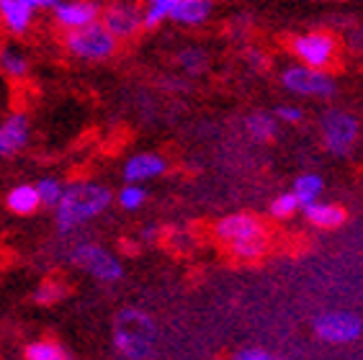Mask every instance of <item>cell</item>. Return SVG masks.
Here are the masks:
<instances>
[{"label": "cell", "mask_w": 363, "mask_h": 360, "mask_svg": "<svg viewBox=\"0 0 363 360\" xmlns=\"http://www.w3.org/2000/svg\"><path fill=\"white\" fill-rule=\"evenodd\" d=\"M113 203V191L98 180H72L65 183V193L55 206V227L60 235L70 237L104 216Z\"/></svg>", "instance_id": "cell-1"}, {"label": "cell", "mask_w": 363, "mask_h": 360, "mask_svg": "<svg viewBox=\"0 0 363 360\" xmlns=\"http://www.w3.org/2000/svg\"><path fill=\"white\" fill-rule=\"evenodd\" d=\"M214 237L238 260H258L268 249V229L255 214H230L214 224Z\"/></svg>", "instance_id": "cell-2"}, {"label": "cell", "mask_w": 363, "mask_h": 360, "mask_svg": "<svg viewBox=\"0 0 363 360\" xmlns=\"http://www.w3.org/2000/svg\"><path fill=\"white\" fill-rule=\"evenodd\" d=\"M157 327L142 309H121L113 319V350L126 360H147L155 350Z\"/></svg>", "instance_id": "cell-3"}, {"label": "cell", "mask_w": 363, "mask_h": 360, "mask_svg": "<svg viewBox=\"0 0 363 360\" xmlns=\"http://www.w3.org/2000/svg\"><path fill=\"white\" fill-rule=\"evenodd\" d=\"M67 260L75 265L77 270H83L98 283H119L124 278V265L111 249H106L104 244L91 242V240H77L70 249H67Z\"/></svg>", "instance_id": "cell-4"}, {"label": "cell", "mask_w": 363, "mask_h": 360, "mask_svg": "<svg viewBox=\"0 0 363 360\" xmlns=\"http://www.w3.org/2000/svg\"><path fill=\"white\" fill-rule=\"evenodd\" d=\"M62 44L65 52L77 62H108L119 52V42L101 26V21L80 28V31L65 34Z\"/></svg>", "instance_id": "cell-5"}, {"label": "cell", "mask_w": 363, "mask_h": 360, "mask_svg": "<svg viewBox=\"0 0 363 360\" xmlns=\"http://www.w3.org/2000/svg\"><path fill=\"white\" fill-rule=\"evenodd\" d=\"M320 137L330 154L345 157L353 152V147L361 137V124L353 113L342 111V108H328L320 116Z\"/></svg>", "instance_id": "cell-6"}, {"label": "cell", "mask_w": 363, "mask_h": 360, "mask_svg": "<svg viewBox=\"0 0 363 360\" xmlns=\"http://www.w3.org/2000/svg\"><path fill=\"white\" fill-rule=\"evenodd\" d=\"M98 21L119 44L132 42L145 31L140 0H108V3H101V18Z\"/></svg>", "instance_id": "cell-7"}, {"label": "cell", "mask_w": 363, "mask_h": 360, "mask_svg": "<svg viewBox=\"0 0 363 360\" xmlns=\"http://www.w3.org/2000/svg\"><path fill=\"white\" fill-rule=\"evenodd\" d=\"M312 332L325 345H350V342L361 339L363 319L356 312L333 309V312H322L312 319Z\"/></svg>", "instance_id": "cell-8"}, {"label": "cell", "mask_w": 363, "mask_h": 360, "mask_svg": "<svg viewBox=\"0 0 363 360\" xmlns=\"http://www.w3.org/2000/svg\"><path fill=\"white\" fill-rule=\"evenodd\" d=\"M281 85L304 98H333L335 96V80L325 69H312L304 64H291L281 72Z\"/></svg>", "instance_id": "cell-9"}, {"label": "cell", "mask_w": 363, "mask_h": 360, "mask_svg": "<svg viewBox=\"0 0 363 360\" xmlns=\"http://www.w3.org/2000/svg\"><path fill=\"white\" fill-rule=\"evenodd\" d=\"M49 13H52V21L62 28V34H70V31H80L91 23H98L101 3L98 0H55Z\"/></svg>", "instance_id": "cell-10"}, {"label": "cell", "mask_w": 363, "mask_h": 360, "mask_svg": "<svg viewBox=\"0 0 363 360\" xmlns=\"http://www.w3.org/2000/svg\"><path fill=\"white\" fill-rule=\"evenodd\" d=\"M296 60H301L304 67L312 69H325L328 64L335 62L337 55V44L335 39L325 31H312V34H301L294 39L291 44Z\"/></svg>", "instance_id": "cell-11"}, {"label": "cell", "mask_w": 363, "mask_h": 360, "mask_svg": "<svg viewBox=\"0 0 363 360\" xmlns=\"http://www.w3.org/2000/svg\"><path fill=\"white\" fill-rule=\"evenodd\" d=\"M31 142V121L26 113L16 111L0 118V157H16Z\"/></svg>", "instance_id": "cell-12"}, {"label": "cell", "mask_w": 363, "mask_h": 360, "mask_svg": "<svg viewBox=\"0 0 363 360\" xmlns=\"http://www.w3.org/2000/svg\"><path fill=\"white\" fill-rule=\"evenodd\" d=\"M168 170V159L157 152H137L132 157H126L124 167H121V175H124V183H132V186H145L150 180L160 178Z\"/></svg>", "instance_id": "cell-13"}, {"label": "cell", "mask_w": 363, "mask_h": 360, "mask_svg": "<svg viewBox=\"0 0 363 360\" xmlns=\"http://www.w3.org/2000/svg\"><path fill=\"white\" fill-rule=\"evenodd\" d=\"M211 16H214V0H181L170 11L168 21L178 23V26L194 28V26H203Z\"/></svg>", "instance_id": "cell-14"}, {"label": "cell", "mask_w": 363, "mask_h": 360, "mask_svg": "<svg viewBox=\"0 0 363 360\" xmlns=\"http://www.w3.org/2000/svg\"><path fill=\"white\" fill-rule=\"evenodd\" d=\"M36 13L31 8H26L21 0H0V26L6 28L8 34L23 36L34 23Z\"/></svg>", "instance_id": "cell-15"}, {"label": "cell", "mask_w": 363, "mask_h": 360, "mask_svg": "<svg viewBox=\"0 0 363 360\" xmlns=\"http://www.w3.org/2000/svg\"><path fill=\"white\" fill-rule=\"evenodd\" d=\"M6 206L11 214L16 216H31L36 214L42 203H39V193H36L34 183H18L6 193Z\"/></svg>", "instance_id": "cell-16"}, {"label": "cell", "mask_w": 363, "mask_h": 360, "mask_svg": "<svg viewBox=\"0 0 363 360\" xmlns=\"http://www.w3.org/2000/svg\"><path fill=\"white\" fill-rule=\"evenodd\" d=\"M304 216L307 222L317 229H337L345 222V208L337 206V203H328V201H315L304 206Z\"/></svg>", "instance_id": "cell-17"}, {"label": "cell", "mask_w": 363, "mask_h": 360, "mask_svg": "<svg viewBox=\"0 0 363 360\" xmlns=\"http://www.w3.org/2000/svg\"><path fill=\"white\" fill-rule=\"evenodd\" d=\"M31 69V60L23 49H18L16 44H3L0 47V72L11 80H23Z\"/></svg>", "instance_id": "cell-18"}, {"label": "cell", "mask_w": 363, "mask_h": 360, "mask_svg": "<svg viewBox=\"0 0 363 360\" xmlns=\"http://www.w3.org/2000/svg\"><path fill=\"white\" fill-rule=\"evenodd\" d=\"M245 132L252 142H271L276 134H279V121L273 113L266 111H255L245 118Z\"/></svg>", "instance_id": "cell-19"}, {"label": "cell", "mask_w": 363, "mask_h": 360, "mask_svg": "<svg viewBox=\"0 0 363 360\" xmlns=\"http://www.w3.org/2000/svg\"><path fill=\"white\" fill-rule=\"evenodd\" d=\"M322 191H325V180L317 173H301L299 178L294 180V188H291V193L296 196V201H299L301 208L320 201Z\"/></svg>", "instance_id": "cell-20"}, {"label": "cell", "mask_w": 363, "mask_h": 360, "mask_svg": "<svg viewBox=\"0 0 363 360\" xmlns=\"http://www.w3.org/2000/svg\"><path fill=\"white\" fill-rule=\"evenodd\" d=\"M26 360H72V355L55 339H34L23 347Z\"/></svg>", "instance_id": "cell-21"}, {"label": "cell", "mask_w": 363, "mask_h": 360, "mask_svg": "<svg viewBox=\"0 0 363 360\" xmlns=\"http://www.w3.org/2000/svg\"><path fill=\"white\" fill-rule=\"evenodd\" d=\"M175 62L178 67L186 72V75H201L209 67V55L203 52L201 47H183L178 55H175Z\"/></svg>", "instance_id": "cell-22"}, {"label": "cell", "mask_w": 363, "mask_h": 360, "mask_svg": "<svg viewBox=\"0 0 363 360\" xmlns=\"http://www.w3.org/2000/svg\"><path fill=\"white\" fill-rule=\"evenodd\" d=\"M36 193H39V203L47 208H55L57 203H60V198H62L65 193V183L60 178H55V175H47V178H39L34 183Z\"/></svg>", "instance_id": "cell-23"}, {"label": "cell", "mask_w": 363, "mask_h": 360, "mask_svg": "<svg viewBox=\"0 0 363 360\" xmlns=\"http://www.w3.org/2000/svg\"><path fill=\"white\" fill-rule=\"evenodd\" d=\"M65 293H67V286H65L60 278H47V281H42V283L36 286L34 301L39 306H52V304H57V301H62Z\"/></svg>", "instance_id": "cell-24"}, {"label": "cell", "mask_w": 363, "mask_h": 360, "mask_svg": "<svg viewBox=\"0 0 363 360\" xmlns=\"http://www.w3.org/2000/svg\"><path fill=\"white\" fill-rule=\"evenodd\" d=\"M113 201L119 203L124 211H140V208L147 203V188L124 183V186L119 188V193L113 196Z\"/></svg>", "instance_id": "cell-25"}, {"label": "cell", "mask_w": 363, "mask_h": 360, "mask_svg": "<svg viewBox=\"0 0 363 360\" xmlns=\"http://www.w3.org/2000/svg\"><path fill=\"white\" fill-rule=\"evenodd\" d=\"M299 211H301V206H299V201H296V196H294L291 191H286V193H279L271 201V206H268V214H271L273 219H279V222H284V219H291V216L299 214Z\"/></svg>", "instance_id": "cell-26"}, {"label": "cell", "mask_w": 363, "mask_h": 360, "mask_svg": "<svg viewBox=\"0 0 363 360\" xmlns=\"http://www.w3.org/2000/svg\"><path fill=\"white\" fill-rule=\"evenodd\" d=\"M273 116H276V121H284V124H291V126H296V124L304 121V111H301L299 106H291V103L279 106Z\"/></svg>", "instance_id": "cell-27"}, {"label": "cell", "mask_w": 363, "mask_h": 360, "mask_svg": "<svg viewBox=\"0 0 363 360\" xmlns=\"http://www.w3.org/2000/svg\"><path fill=\"white\" fill-rule=\"evenodd\" d=\"M235 360H284V358H276L271 350H263V347H242Z\"/></svg>", "instance_id": "cell-28"}, {"label": "cell", "mask_w": 363, "mask_h": 360, "mask_svg": "<svg viewBox=\"0 0 363 360\" xmlns=\"http://www.w3.org/2000/svg\"><path fill=\"white\" fill-rule=\"evenodd\" d=\"M21 3L26 8H31L34 13H42V11H49V8H52V3H55V0H21Z\"/></svg>", "instance_id": "cell-29"}, {"label": "cell", "mask_w": 363, "mask_h": 360, "mask_svg": "<svg viewBox=\"0 0 363 360\" xmlns=\"http://www.w3.org/2000/svg\"><path fill=\"white\" fill-rule=\"evenodd\" d=\"M247 57H250V64H255V67H266V55H260L258 49H250Z\"/></svg>", "instance_id": "cell-30"}, {"label": "cell", "mask_w": 363, "mask_h": 360, "mask_svg": "<svg viewBox=\"0 0 363 360\" xmlns=\"http://www.w3.org/2000/svg\"><path fill=\"white\" fill-rule=\"evenodd\" d=\"M353 39H350V44H353V47H363V31H353Z\"/></svg>", "instance_id": "cell-31"}]
</instances>
